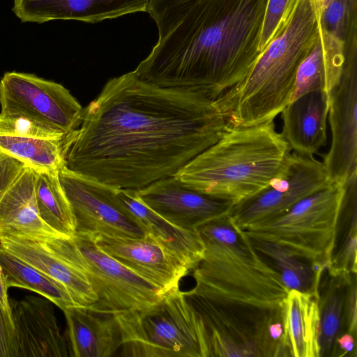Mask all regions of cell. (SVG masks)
I'll list each match as a JSON object with an SVG mask.
<instances>
[{
    "mask_svg": "<svg viewBox=\"0 0 357 357\" xmlns=\"http://www.w3.org/2000/svg\"><path fill=\"white\" fill-rule=\"evenodd\" d=\"M231 128L214 100L149 84L131 71L109 79L63 141L65 166L116 189L174 176Z\"/></svg>",
    "mask_w": 357,
    "mask_h": 357,
    "instance_id": "cell-1",
    "label": "cell"
},
{
    "mask_svg": "<svg viewBox=\"0 0 357 357\" xmlns=\"http://www.w3.org/2000/svg\"><path fill=\"white\" fill-rule=\"evenodd\" d=\"M266 0H178L155 24L158 38L134 70L144 81L215 100L261 53Z\"/></svg>",
    "mask_w": 357,
    "mask_h": 357,
    "instance_id": "cell-2",
    "label": "cell"
},
{
    "mask_svg": "<svg viewBox=\"0 0 357 357\" xmlns=\"http://www.w3.org/2000/svg\"><path fill=\"white\" fill-rule=\"evenodd\" d=\"M321 15L314 0H296L247 75L214 100L231 127L274 120L289 103L298 68L317 38Z\"/></svg>",
    "mask_w": 357,
    "mask_h": 357,
    "instance_id": "cell-3",
    "label": "cell"
},
{
    "mask_svg": "<svg viewBox=\"0 0 357 357\" xmlns=\"http://www.w3.org/2000/svg\"><path fill=\"white\" fill-rule=\"evenodd\" d=\"M290 153L273 120L231 127L174 176L195 190L236 204L266 188Z\"/></svg>",
    "mask_w": 357,
    "mask_h": 357,
    "instance_id": "cell-4",
    "label": "cell"
},
{
    "mask_svg": "<svg viewBox=\"0 0 357 357\" xmlns=\"http://www.w3.org/2000/svg\"><path fill=\"white\" fill-rule=\"evenodd\" d=\"M198 323L202 357H288L283 303L276 307L185 291Z\"/></svg>",
    "mask_w": 357,
    "mask_h": 357,
    "instance_id": "cell-5",
    "label": "cell"
},
{
    "mask_svg": "<svg viewBox=\"0 0 357 357\" xmlns=\"http://www.w3.org/2000/svg\"><path fill=\"white\" fill-rule=\"evenodd\" d=\"M203 245L204 256L192 270L194 291L260 306L276 307L283 303L289 290L245 234L234 243Z\"/></svg>",
    "mask_w": 357,
    "mask_h": 357,
    "instance_id": "cell-6",
    "label": "cell"
},
{
    "mask_svg": "<svg viewBox=\"0 0 357 357\" xmlns=\"http://www.w3.org/2000/svg\"><path fill=\"white\" fill-rule=\"evenodd\" d=\"M114 317L121 333L122 356L202 357L197 318L180 289L145 307Z\"/></svg>",
    "mask_w": 357,
    "mask_h": 357,
    "instance_id": "cell-7",
    "label": "cell"
},
{
    "mask_svg": "<svg viewBox=\"0 0 357 357\" xmlns=\"http://www.w3.org/2000/svg\"><path fill=\"white\" fill-rule=\"evenodd\" d=\"M342 195V184L331 182L285 213L243 231L249 238L280 244L327 270Z\"/></svg>",
    "mask_w": 357,
    "mask_h": 357,
    "instance_id": "cell-8",
    "label": "cell"
},
{
    "mask_svg": "<svg viewBox=\"0 0 357 357\" xmlns=\"http://www.w3.org/2000/svg\"><path fill=\"white\" fill-rule=\"evenodd\" d=\"M72 239L97 297L89 308L116 314L145 307L161 297L157 288L98 248L90 234L75 232Z\"/></svg>",
    "mask_w": 357,
    "mask_h": 357,
    "instance_id": "cell-9",
    "label": "cell"
},
{
    "mask_svg": "<svg viewBox=\"0 0 357 357\" xmlns=\"http://www.w3.org/2000/svg\"><path fill=\"white\" fill-rule=\"evenodd\" d=\"M331 182L322 162L314 155L294 152L281 172L266 188L234 204L228 214L243 230L285 213Z\"/></svg>",
    "mask_w": 357,
    "mask_h": 357,
    "instance_id": "cell-10",
    "label": "cell"
},
{
    "mask_svg": "<svg viewBox=\"0 0 357 357\" xmlns=\"http://www.w3.org/2000/svg\"><path fill=\"white\" fill-rule=\"evenodd\" d=\"M59 178L73 213L75 232L141 238L145 233L116 195V188L63 166Z\"/></svg>",
    "mask_w": 357,
    "mask_h": 357,
    "instance_id": "cell-11",
    "label": "cell"
},
{
    "mask_svg": "<svg viewBox=\"0 0 357 357\" xmlns=\"http://www.w3.org/2000/svg\"><path fill=\"white\" fill-rule=\"evenodd\" d=\"M357 41L344 45L338 83L328 94L331 144L324 158L328 179L342 184L357 171Z\"/></svg>",
    "mask_w": 357,
    "mask_h": 357,
    "instance_id": "cell-12",
    "label": "cell"
},
{
    "mask_svg": "<svg viewBox=\"0 0 357 357\" xmlns=\"http://www.w3.org/2000/svg\"><path fill=\"white\" fill-rule=\"evenodd\" d=\"M1 112H19L62 130L79 125L83 108L63 85L35 75L7 72L0 79Z\"/></svg>",
    "mask_w": 357,
    "mask_h": 357,
    "instance_id": "cell-13",
    "label": "cell"
},
{
    "mask_svg": "<svg viewBox=\"0 0 357 357\" xmlns=\"http://www.w3.org/2000/svg\"><path fill=\"white\" fill-rule=\"evenodd\" d=\"M0 246L62 284L77 305L88 307L96 302L72 238L5 236Z\"/></svg>",
    "mask_w": 357,
    "mask_h": 357,
    "instance_id": "cell-14",
    "label": "cell"
},
{
    "mask_svg": "<svg viewBox=\"0 0 357 357\" xmlns=\"http://www.w3.org/2000/svg\"><path fill=\"white\" fill-rule=\"evenodd\" d=\"M90 234L98 248L157 288L160 295L179 289L181 280L190 272L149 236L132 238Z\"/></svg>",
    "mask_w": 357,
    "mask_h": 357,
    "instance_id": "cell-15",
    "label": "cell"
},
{
    "mask_svg": "<svg viewBox=\"0 0 357 357\" xmlns=\"http://www.w3.org/2000/svg\"><path fill=\"white\" fill-rule=\"evenodd\" d=\"M139 199L174 225L195 230L200 225L228 214L233 202L195 190L175 176L135 190Z\"/></svg>",
    "mask_w": 357,
    "mask_h": 357,
    "instance_id": "cell-16",
    "label": "cell"
},
{
    "mask_svg": "<svg viewBox=\"0 0 357 357\" xmlns=\"http://www.w3.org/2000/svg\"><path fill=\"white\" fill-rule=\"evenodd\" d=\"M52 304L33 296L9 301L15 357L69 356Z\"/></svg>",
    "mask_w": 357,
    "mask_h": 357,
    "instance_id": "cell-17",
    "label": "cell"
},
{
    "mask_svg": "<svg viewBox=\"0 0 357 357\" xmlns=\"http://www.w3.org/2000/svg\"><path fill=\"white\" fill-rule=\"evenodd\" d=\"M150 0H14L13 10L23 22L74 20L96 23L146 12Z\"/></svg>",
    "mask_w": 357,
    "mask_h": 357,
    "instance_id": "cell-18",
    "label": "cell"
},
{
    "mask_svg": "<svg viewBox=\"0 0 357 357\" xmlns=\"http://www.w3.org/2000/svg\"><path fill=\"white\" fill-rule=\"evenodd\" d=\"M329 98L324 90L307 93L280 112L282 135L294 152L314 155L327 144Z\"/></svg>",
    "mask_w": 357,
    "mask_h": 357,
    "instance_id": "cell-19",
    "label": "cell"
},
{
    "mask_svg": "<svg viewBox=\"0 0 357 357\" xmlns=\"http://www.w3.org/2000/svg\"><path fill=\"white\" fill-rule=\"evenodd\" d=\"M116 195L146 236L157 241L192 271L204 256V247L197 230L170 223L144 204L135 190L116 189Z\"/></svg>",
    "mask_w": 357,
    "mask_h": 357,
    "instance_id": "cell-20",
    "label": "cell"
},
{
    "mask_svg": "<svg viewBox=\"0 0 357 357\" xmlns=\"http://www.w3.org/2000/svg\"><path fill=\"white\" fill-rule=\"evenodd\" d=\"M63 312L69 356L109 357L121 347V333L114 314L82 306Z\"/></svg>",
    "mask_w": 357,
    "mask_h": 357,
    "instance_id": "cell-21",
    "label": "cell"
},
{
    "mask_svg": "<svg viewBox=\"0 0 357 357\" xmlns=\"http://www.w3.org/2000/svg\"><path fill=\"white\" fill-rule=\"evenodd\" d=\"M36 172L25 167L0 200V238L59 236L41 220L37 208Z\"/></svg>",
    "mask_w": 357,
    "mask_h": 357,
    "instance_id": "cell-22",
    "label": "cell"
},
{
    "mask_svg": "<svg viewBox=\"0 0 357 357\" xmlns=\"http://www.w3.org/2000/svg\"><path fill=\"white\" fill-rule=\"evenodd\" d=\"M344 62V42L321 21L317 38L298 68L291 101L314 91L329 94L340 79Z\"/></svg>",
    "mask_w": 357,
    "mask_h": 357,
    "instance_id": "cell-23",
    "label": "cell"
},
{
    "mask_svg": "<svg viewBox=\"0 0 357 357\" xmlns=\"http://www.w3.org/2000/svg\"><path fill=\"white\" fill-rule=\"evenodd\" d=\"M283 311L288 356L320 357L318 298L289 290L283 302Z\"/></svg>",
    "mask_w": 357,
    "mask_h": 357,
    "instance_id": "cell-24",
    "label": "cell"
},
{
    "mask_svg": "<svg viewBox=\"0 0 357 357\" xmlns=\"http://www.w3.org/2000/svg\"><path fill=\"white\" fill-rule=\"evenodd\" d=\"M249 238L257 252L278 273L289 291L296 290L318 298L321 278L326 269L280 244Z\"/></svg>",
    "mask_w": 357,
    "mask_h": 357,
    "instance_id": "cell-25",
    "label": "cell"
},
{
    "mask_svg": "<svg viewBox=\"0 0 357 357\" xmlns=\"http://www.w3.org/2000/svg\"><path fill=\"white\" fill-rule=\"evenodd\" d=\"M342 185L335 241L327 271L347 275L357 273V171Z\"/></svg>",
    "mask_w": 357,
    "mask_h": 357,
    "instance_id": "cell-26",
    "label": "cell"
},
{
    "mask_svg": "<svg viewBox=\"0 0 357 357\" xmlns=\"http://www.w3.org/2000/svg\"><path fill=\"white\" fill-rule=\"evenodd\" d=\"M326 274L321 278L318 294L320 357H332L337 338L347 332L345 294L350 278L354 273L332 275L326 270Z\"/></svg>",
    "mask_w": 357,
    "mask_h": 357,
    "instance_id": "cell-27",
    "label": "cell"
},
{
    "mask_svg": "<svg viewBox=\"0 0 357 357\" xmlns=\"http://www.w3.org/2000/svg\"><path fill=\"white\" fill-rule=\"evenodd\" d=\"M0 268L8 288L20 287L34 291L62 311L79 306L62 284L1 246Z\"/></svg>",
    "mask_w": 357,
    "mask_h": 357,
    "instance_id": "cell-28",
    "label": "cell"
},
{
    "mask_svg": "<svg viewBox=\"0 0 357 357\" xmlns=\"http://www.w3.org/2000/svg\"><path fill=\"white\" fill-rule=\"evenodd\" d=\"M35 195L41 220L61 236L72 238L75 223L59 173H36Z\"/></svg>",
    "mask_w": 357,
    "mask_h": 357,
    "instance_id": "cell-29",
    "label": "cell"
},
{
    "mask_svg": "<svg viewBox=\"0 0 357 357\" xmlns=\"http://www.w3.org/2000/svg\"><path fill=\"white\" fill-rule=\"evenodd\" d=\"M63 141L0 135V152L36 173H59L65 166Z\"/></svg>",
    "mask_w": 357,
    "mask_h": 357,
    "instance_id": "cell-30",
    "label": "cell"
},
{
    "mask_svg": "<svg viewBox=\"0 0 357 357\" xmlns=\"http://www.w3.org/2000/svg\"><path fill=\"white\" fill-rule=\"evenodd\" d=\"M0 135L61 140L66 133L60 128L19 112H0Z\"/></svg>",
    "mask_w": 357,
    "mask_h": 357,
    "instance_id": "cell-31",
    "label": "cell"
},
{
    "mask_svg": "<svg viewBox=\"0 0 357 357\" xmlns=\"http://www.w3.org/2000/svg\"><path fill=\"white\" fill-rule=\"evenodd\" d=\"M321 23L344 42L351 31L357 27V0H332L322 13Z\"/></svg>",
    "mask_w": 357,
    "mask_h": 357,
    "instance_id": "cell-32",
    "label": "cell"
},
{
    "mask_svg": "<svg viewBox=\"0 0 357 357\" xmlns=\"http://www.w3.org/2000/svg\"><path fill=\"white\" fill-rule=\"evenodd\" d=\"M296 0H266L259 50L261 52L282 27Z\"/></svg>",
    "mask_w": 357,
    "mask_h": 357,
    "instance_id": "cell-33",
    "label": "cell"
},
{
    "mask_svg": "<svg viewBox=\"0 0 357 357\" xmlns=\"http://www.w3.org/2000/svg\"><path fill=\"white\" fill-rule=\"evenodd\" d=\"M356 291V273H354L351 275L347 287L344 317L346 331L355 336L357 335Z\"/></svg>",
    "mask_w": 357,
    "mask_h": 357,
    "instance_id": "cell-34",
    "label": "cell"
},
{
    "mask_svg": "<svg viewBox=\"0 0 357 357\" xmlns=\"http://www.w3.org/2000/svg\"><path fill=\"white\" fill-rule=\"evenodd\" d=\"M24 167L20 161L7 155L0 158V200Z\"/></svg>",
    "mask_w": 357,
    "mask_h": 357,
    "instance_id": "cell-35",
    "label": "cell"
},
{
    "mask_svg": "<svg viewBox=\"0 0 357 357\" xmlns=\"http://www.w3.org/2000/svg\"><path fill=\"white\" fill-rule=\"evenodd\" d=\"M0 357H15L11 317L0 303Z\"/></svg>",
    "mask_w": 357,
    "mask_h": 357,
    "instance_id": "cell-36",
    "label": "cell"
},
{
    "mask_svg": "<svg viewBox=\"0 0 357 357\" xmlns=\"http://www.w3.org/2000/svg\"><path fill=\"white\" fill-rule=\"evenodd\" d=\"M356 336L345 332L337 340L332 357H356Z\"/></svg>",
    "mask_w": 357,
    "mask_h": 357,
    "instance_id": "cell-37",
    "label": "cell"
},
{
    "mask_svg": "<svg viewBox=\"0 0 357 357\" xmlns=\"http://www.w3.org/2000/svg\"><path fill=\"white\" fill-rule=\"evenodd\" d=\"M8 287L0 268V303L5 312L10 317L9 300L8 298Z\"/></svg>",
    "mask_w": 357,
    "mask_h": 357,
    "instance_id": "cell-38",
    "label": "cell"
},
{
    "mask_svg": "<svg viewBox=\"0 0 357 357\" xmlns=\"http://www.w3.org/2000/svg\"><path fill=\"white\" fill-rule=\"evenodd\" d=\"M177 0H150L149 5L154 8H162Z\"/></svg>",
    "mask_w": 357,
    "mask_h": 357,
    "instance_id": "cell-39",
    "label": "cell"
},
{
    "mask_svg": "<svg viewBox=\"0 0 357 357\" xmlns=\"http://www.w3.org/2000/svg\"><path fill=\"white\" fill-rule=\"evenodd\" d=\"M331 1L332 0H314L318 8L322 13Z\"/></svg>",
    "mask_w": 357,
    "mask_h": 357,
    "instance_id": "cell-40",
    "label": "cell"
},
{
    "mask_svg": "<svg viewBox=\"0 0 357 357\" xmlns=\"http://www.w3.org/2000/svg\"><path fill=\"white\" fill-rule=\"evenodd\" d=\"M3 153L0 152V158L2 156Z\"/></svg>",
    "mask_w": 357,
    "mask_h": 357,
    "instance_id": "cell-41",
    "label": "cell"
}]
</instances>
